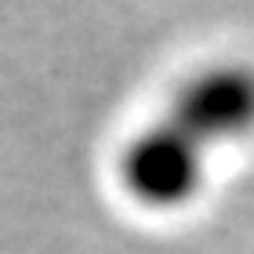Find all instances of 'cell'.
Masks as SVG:
<instances>
[{"instance_id": "obj_1", "label": "cell", "mask_w": 254, "mask_h": 254, "mask_svg": "<svg viewBox=\"0 0 254 254\" xmlns=\"http://www.w3.org/2000/svg\"><path fill=\"white\" fill-rule=\"evenodd\" d=\"M207 156L211 153L189 142L175 124L160 120L127 145L120 160V182L134 196V203L153 207V211H171L200 192Z\"/></svg>"}, {"instance_id": "obj_2", "label": "cell", "mask_w": 254, "mask_h": 254, "mask_svg": "<svg viewBox=\"0 0 254 254\" xmlns=\"http://www.w3.org/2000/svg\"><path fill=\"white\" fill-rule=\"evenodd\" d=\"M182 134L211 153L218 142H233L254 127V69L211 65L192 76L164 117Z\"/></svg>"}]
</instances>
